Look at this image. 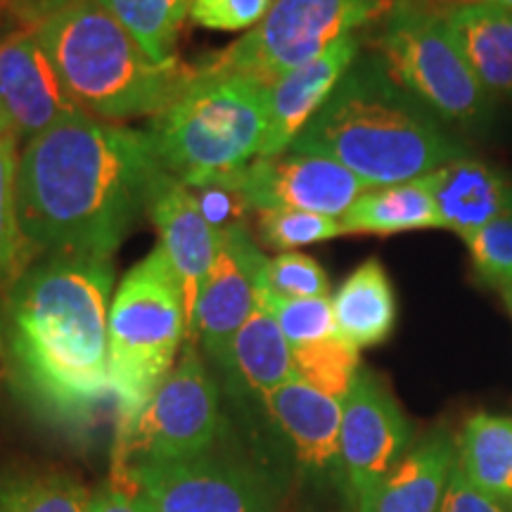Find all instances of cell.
I'll return each instance as SVG.
<instances>
[{"instance_id":"obj_35","label":"cell","mask_w":512,"mask_h":512,"mask_svg":"<svg viewBox=\"0 0 512 512\" xmlns=\"http://www.w3.org/2000/svg\"><path fill=\"white\" fill-rule=\"evenodd\" d=\"M439 512H510L503 505L491 501L489 496H484L475 484L463 475L458 463L453 467L451 479H448L444 501H441Z\"/></svg>"},{"instance_id":"obj_36","label":"cell","mask_w":512,"mask_h":512,"mask_svg":"<svg viewBox=\"0 0 512 512\" xmlns=\"http://www.w3.org/2000/svg\"><path fill=\"white\" fill-rule=\"evenodd\" d=\"M60 3H64V0H10L12 10L17 12V17L22 19L27 27L36 24L41 17H46L48 12L55 10Z\"/></svg>"},{"instance_id":"obj_16","label":"cell","mask_w":512,"mask_h":512,"mask_svg":"<svg viewBox=\"0 0 512 512\" xmlns=\"http://www.w3.org/2000/svg\"><path fill=\"white\" fill-rule=\"evenodd\" d=\"M358 55V34L342 36L316 60L292 69L268 86V128L259 157H275L290 150L294 138L316 117Z\"/></svg>"},{"instance_id":"obj_20","label":"cell","mask_w":512,"mask_h":512,"mask_svg":"<svg viewBox=\"0 0 512 512\" xmlns=\"http://www.w3.org/2000/svg\"><path fill=\"white\" fill-rule=\"evenodd\" d=\"M489 98H512V10L491 3H453L439 8Z\"/></svg>"},{"instance_id":"obj_25","label":"cell","mask_w":512,"mask_h":512,"mask_svg":"<svg viewBox=\"0 0 512 512\" xmlns=\"http://www.w3.org/2000/svg\"><path fill=\"white\" fill-rule=\"evenodd\" d=\"M136 38L152 62L176 60V43L192 0H98Z\"/></svg>"},{"instance_id":"obj_19","label":"cell","mask_w":512,"mask_h":512,"mask_svg":"<svg viewBox=\"0 0 512 512\" xmlns=\"http://www.w3.org/2000/svg\"><path fill=\"white\" fill-rule=\"evenodd\" d=\"M456 463V439L432 432L358 498L356 512H439Z\"/></svg>"},{"instance_id":"obj_22","label":"cell","mask_w":512,"mask_h":512,"mask_svg":"<svg viewBox=\"0 0 512 512\" xmlns=\"http://www.w3.org/2000/svg\"><path fill=\"white\" fill-rule=\"evenodd\" d=\"M330 302L337 332L356 349L377 347L396 328L394 285L377 259L358 266Z\"/></svg>"},{"instance_id":"obj_37","label":"cell","mask_w":512,"mask_h":512,"mask_svg":"<svg viewBox=\"0 0 512 512\" xmlns=\"http://www.w3.org/2000/svg\"><path fill=\"white\" fill-rule=\"evenodd\" d=\"M453 3H491V5H501V8L512 10V0H439V8H446V5H453Z\"/></svg>"},{"instance_id":"obj_24","label":"cell","mask_w":512,"mask_h":512,"mask_svg":"<svg viewBox=\"0 0 512 512\" xmlns=\"http://www.w3.org/2000/svg\"><path fill=\"white\" fill-rule=\"evenodd\" d=\"M339 221L347 235H394L441 228L437 204L422 178L366 190Z\"/></svg>"},{"instance_id":"obj_18","label":"cell","mask_w":512,"mask_h":512,"mask_svg":"<svg viewBox=\"0 0 512 512\" xmlns=\"http://www.w3.org/2000/svg\"><path fill=\"white\" fill-rule=\"evenodd\" d=\"M437 204L441 228L460 238L512 214V176L496 164L463 157L422 176Z\"/></svg>"},{"instance_id":"obj_21","label":"cell","mask_w":512,"mask_h":512,"mask_svg":"<svg viewBox=\"0 0 512 512\" xmlns=\"http://www.w3.org/2000/svg\"><path fill=\"white\" fill-rule=\"evenodd\" d=\"M221 370L235 392L254 396L261 403L268 394L297 377L290 342L264 304L256 306L235 335Z\"/></svg>"},{"instance_id":"obj_23","label":"cell","mask_w":512,"mask_h":512,"mask_svg":"<svg viewBox=\"0 0 512 512\" xmlns=\"http://www.w3.org/2000/svg\"><path fill=\"white\" fill-rule=\"evenodd\" d=\"M458 467L491 501L512 512V418L475 413L456 439Z\"/></svg>"},{"instance_id":"obj_28","label":"cell","mask_w":512,"mask_h":512,"mask_svg":"<svg viewBox=\"0 0 512 512\" xmlns=\"http://www.w3.org/2000/svg\"><path fill=\"white\" fill-rule=\"evenodd\" d=\"M294 373L318 392L344 401L361 373V349L349 344L342 335H330L318 342L292 349Z\"/></svg>"},{"instance_id":"obj_10","label":"cell","mask_w":512,"mask_h":512,"mask_svg":"<svg viewBox=\"0 0 512 512\" xmlns=\"http://www.w3.org/2000/svg\"><path fill=\"white\" fill-rule=\"evenodd\" d=\"M266 266L268 259L242 223L221 230L219 249L202 283L185 344H200L221 368L235 335L261 304Z\"/></svg>"},{"instance_id":"obj_2","label":"cell","mask_w":512,"mask_h":512,"mask_svg":"<svg viewBox=\"0 0 512 512\" xmlns=\"http://www.w3.org/2000/svg\"><path fill=\"white\" fill-rule=\"evenodd\" d=\"M112 261L46 256L8 287L5 349L19 387L57 420H88L112 394Z\"/></svg>"},{"instance_id":"obj_30","label":"cell","mask_w":512,"mask_h":512,"mask_svg":"<svg viewBox=\"0 0 512 512\" xmlns=\"http://www.w3.org/2000/svg\"><path fill=\"white\" fill-rule=\"evenodd\" d=\"M261 304L273 313L280 330L290 342V349L302 344L318 342L330 335H337L335 313H332L330 297L318 299H280L264 287Z\"/></svg>"},{"instance_id":"obj_13","label":"cell","mask_w":512,"mask_h":512,"mask_svg":"<svg viewBox=\"0 0 512 512\" xmlns=\"http://www.w3.org/2000/svg\"><path fill=\"white\" fill-rule=\"evenodd\" d=\"M112 477L136 484L157 512H271L259 479L211 456L126 467Z\"/></svg>"},{"instance_id":"obj_15","label":"cell","mask_w":512,"mask_h":512,"mask_svg":"<svg viewBox=\"0 0 512 512\" xmlns=\"http://www.w3.org/2000/svg\"><path fill=\"white\" fill-rule=\"evenodd\" d=\"M147 216L155 223L159 247L164 249L178 287H181L190 332L197 297H200L204 278L214 264L221 233L211 226L197 202L195 190L166 171L152 190Z\"/></svg>"},{"instance_id":"obj_9","label":"cell","mask_w":512,"mask_h":512,"mask_svg":"<svg viewBox=\"0 0 512 512\" xmlns=\"http://www.w3.org/2000/svg\"><path fill=\"white\" fill-rule=\"evenodd\" d=\"M221 430L219 384L195 344H185L176 368L145 403L131 427L117 434L112 470L169 465L209 456Z\"/></svg>"},{"instance_id":"obj_27","label":"cell","mask_w":512,"mask_h":512,"mask_svg":"<svg viewBox=\"0 0 512 512\" xmlns=\"http://www.w3.org/2000/svg\"><path fill=\"white\" fill-rule=\"evenodd\" d=\"M91 494L60 472L0 477V512H86Z\"/></svg>"},{"instance_id":"obj_31","label":"cell","mask_w":512,"mask_h":512,"mask_svg":"<svg viewBox=\"0 0 512 512\" xmlns=\"http://www.w3.org/2000/svg\"><path fill=\"white\" fill-rule=\"evenodd\" d=\"M463 242L482 283L501 290L512 285V214L486 223Z\"/></svg>"},{"instance_id":"obj_34","label":"cell","mask_w":512,"mask_h":512,"mask_svg":"<svg viewBox=\"0 0 512 512\" xmlns=\"http://www.w3.org/2000/svg\"><path fill=\"white\" fill-rule=\"evenodd\" d=\"M86 512H157L152 503L140 494L136 484L124 477H112L102 489L88 498Z\"/></svg>"},{"instance_id":"obj_32","label":"cell","mask_w":512,"mask_h":512,"mask_svg":"<svg viewBox=\"0 0 512 512\" xmlns=\"http://www.w3.org/2000/svg\"><path fill=\"white\" fill-rule=\"evenodd\" d=\"M266 290L280 299L330 297V278L313 256L280 252L268 259Z\"/></svg>"},{"instance_id":"obj_14","label":"cell","mask_w":512,"mask_h":512,"mask_svg":"<svg viewBox=\"0 0 512 512\" xmlns=\"http://www.w3.org/2000/svg\"><path fill=\"white\" fill-rule=\"evenodd\" d=\"M81 112L34 27L24 24L0 41V117L17 138L31 140Z\"/></svg>"},{"instance_id":"obj_38","label":"cell","mask_w":512,"mask_h":512,"mask_svg":"<svg viewBox=\"0 0 512 512\" xmlns=\"http://www.w3.org/2000/svg\"><path fill=\"white\" fill-rule=\"evenodd\" d=\"M501 294H503V302H505V306H508V311H510V316H512V285L510 287H503Z\"/></svg>"},{"instance_id":"obj_33","label":"cell","mask_w":512,"mask_h":512,"mask_svg":"<svg viewBox=\"0 0 512 512\" xmlns=\"http://www.w3.org/2000/svg\"><path fill=\"white\" fill-rule=\"evenodd\" d=\"M275 0H192L190 19L209 31H249L261 22Z\"/></svg>"},{"instance_id":"obj_7","label":"cell","mask_w":512,"mask_h":512,"mask_svg":"<svg viewBox=\"0 0 512 512\" xmlns=\"http://www.w3.org/2000/svg\"><path fill=\"white\" fill-rule=\"evenodd\" d=\"M377 53L394 81L444 124L472 128L489 117L494 98L484 91L434 5L399 0L382 19Z\"/></svg>"},{"instance_id":"obj_17","label":"cell","mask_w":512,"mask_h":512,"mask_svg":"<svg viewBox=\"0 0 512 512\" xmlns=\"http://www.w3.org/2000/svg\"><path fill=\"white\" fill-rule=\"evenodd\" d=\"M266 413L290 441L297 463L318 479L344 482L342 472V401L318 392L294 377L264 399Z\"/></svg>"},{"instance_id":"obj_4","label":"cell","mask_w":512,"mask_h":512,"mask_svg":"<svg viewBox=\"0 0 512 512\" xmlns=\"http://www.w3.org/2000/svg\"><path fill=\"white\" fill-rule=\"evenodd\" d=\"M31 27L74 105L110 124L157 117L197 76L178 57L152 62L98 0H64Z\"/></svg>"},{"instance_id":"obj_29","label":"cell","mask_w":512,"mask_h":512,"mask_svg":"<svg viewBox=\"0 0 512 512\" xmlns=\"http://www.w3.org/2000/svg\"><path fill=\"white\" fill-rule=\"evenodd\" d=\"M347 235L342 221L325 214L299 209H273L259 211V238L266 247L278 252H292V249L316 245V242L335 240Z\"/></svg>"},{"instance_id":"obj_6","label":"cell","mask_w":512,"mask_h":512,"mask_svg":"<svg viewBox=\"0 0 512 512\" xmlns=\"http://www.w3.org/2000/svg\"><path fill=\"white\" fill-rule=\"evenodd\" d=\"M188 342L183 294L164 249L155 247L121 280L110 304V382L117 434L162 387Z\"/></svg>"},{"instance_id":"obj_8","label":"cell","mask_w":512,"mask_h":512,"mask_svg":"<svg viewBox=\"0 0 512 512\" xmlns=\"http://www.w3.org/2000/svg\"><path fill=\"white\" fill-rule=\"evenodd\" d=\"M399 0H275L240 41L200 64L209 72L247 74L264 86L323 55L342 36L382 22Z\"/></svg>"},{"instance_id":"obj_5","label":"cell","mask_w":512,"mask_h":512,"mask_svg":"<svg viewBox=\"0 0 512 512\" xmlns=\"http://www.w3.org/2000/svg\"><path fill=\"white\" fill-rule=\"evenodd\" d=\"M268 128V88L247 74L197 76L166 110L150 119L147 136L166 174L190 188L219 181L261 155Z\"/></svg>"},{"instance_id":"obj_12","label":"cell","mask_w":512,"mask_h":512,"mask_svg":"<svg viewBox=\"0 0 512 512\" xmlns=\"http://www.w3.org/2000/svg\"><path fill=\"white\" fill-rule=\"evenodd\" d=\"M413 427L406 413L380 382L361 370L342 401V472L354 501L366 496L380 479L408 453Z\"/></svg>"},{"instance_id":"obj_26","label":"cell","mask_w":512,"mask_h":512,"mask_svg":"<svg viewBox=\"0 0 512 512\" xmlns=\"http://www.w3.org/2000/svg\"><path fill=\"white\" fill-rule=\"evenodd\" d=\"M17 143L15 133L0 136V285L5 287L15 283L38 256L17 216Z\"/></svg>"},{"instance_id":"obj_1","label":"cell","mask_w":512,"mask_h":512,"mask_svg":"<svg viewBox=\"0 0 512 512\" xmlns=\"http://www.w3.org/2000/svg\"><path fill=\"white\" fill-rule=\"evenodd\" d=\"M162 174L147 131L76 112L19 152V226L38 256L112 261Z\"/></svg>"},{"instance_id":"obj_11","label":"cell","mask_w":512,"mask_h":512,"mask_svg":"<svg viewBox=\"0 0 512 512\" xmlns=\"http://www.w3.org/2000/svg\"><path fill=\"white\" fill-rule=\"evenodd\" d=\"M214 183L238 190L247 207L254 211L299 209L332 219H342L351 204L370 190L361 178L335 159L299 152L256 157Z\"/></svg>"},{"instance_id":"obj_3","label":"cell","mask_w":512,"mask_h":512,"mask_svg":"<svg viewBox=\"0 0 512 512\" xmlns=\"http://www.w3.org/2000/svg\"><path fill=\"white\" fill-rule=\"evenodd\" d=\"M287 152L335 159L368 188L427 176L470 150L389 74L380 53L356 57Z\"/></svg>"}]
</instances>
